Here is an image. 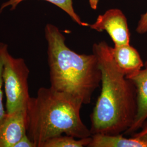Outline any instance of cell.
I'll return each mask as SVG.
<instances>
[{"instance_id": "277c9868", "label": "cell", "mask_w": 147, "mask_h": 147, "mask_svg": "<svg viewBox=\"0 0 147 147\" xmlns=\"http://www.w3.org/2000/svg\"><path fill=\"white\" fill-rule=\"evenodd\" d=\"M30 70L24 59L5 52L2 78L6 98V112L13 113L27 108L31 98L28 80Z\"/></svg>"}, {"instance_id": "9c48e42d", "label": "cell", "mask_w": 147, "mask_h": 147, "mask_svg": "<svg viewBox=\"0 0 147 147\" xmlns=\"http://www.w3.org/2000/svg\"><path fill=\"white\" fill-rule=\"evenodd\" d=\"M88 147H147V143L131 136L126 138L121 134H96L91 136Z\"/></svg>"}, {"instance_id": "3957f363", "label": "cell", "mask_w": 147, "mask_h": 147, "mask_svg": "<svg viewBox=\"0 0 147 147\" xmlns=\"http://www.w3.org/2000/svg\"><path fill=\"white\" fill-rule=\"evenodd\" d=\"M81 101L50 87H40L27 106V135L36 147L47 140L67 135L76 138L92 136L82 121Z\"/></svg>"}, {"instance_id": "5bb4252c", "label": "cell", "mask_w": 147, "mask_h": 147, "mask_svg": "<svg viewBox=\"0 0 147 147\" xmlns=\"http://www.w3.org/2000/svg\"><path fill=\"white\" fill-rule=\"evenodd\" d=\"M131 136L135 137L147 143V120L145 121L142 127L138 131L132 134Z\"/></svg>"}, {"instance_id": "ba28073f", "label": "cell", "mask_w": 147, "mask_h": 147, "mask_svg": "<svg viewBox=\"0 0 147 147\" xmlns=\"http://www.w3.org/2000/svg\"><path fill=\"white\" fill-rule=\"evenodd\" d=\"M111 51L116 64L126 78H131L143 68L144 62L140 53L130 44L114 46Z\"/></svg>"}, {"instance_id": "52a82bcc", "label": "cell", "mask_w": 147, "mask_h": 147, "mask_svg": "<svg viewBox=\"0 0 147 147\" xmlns=\"http://www.w3.org/2000/svg\"><path fill=\"white\" fill-rule=\"evenodd\" d=\"M129 79L134 82L136 88L137 111L133 124L124 134L132 135L138 131L147 120V59L143 68Z\"/></svg>"}, {"instance_id": "4fadbf2b", "label": "cell", "mask_w": 147, "mask_h": 147, "mask_svg": "<svg viewBox=\"0 0 147 147\" xmlns=\"http://www.w3.org/2000/svg\"><path fill=\"white\" fill-rule=\"evenodd\" d=\"M136 31L140 34H143L147 33V11L141 16Z\"/></svg>"}, {"instance_id": "8992f818", "label": "cell", "mask_w": 147, "mask_h": 147, "mask_svg": "<svg viewBox=\"0 0 147 147\" xmlns=\"http://www.w3.org/2000/svg\"><path fill=\"white\" fill-rule=\"evenodd\" d=\"M27 108L6 112L0 120V147H14L27 134Z\"/></svg>"}, {"instance_id": "6da1fadb", "label": "cell", "mask_w": 147, "mask_h": 147, "mask_svg": "<svg viewBox=\"0 0 147 147\" xmlns=\"http://www.w3.org/2000/svg\"><path fill=\"white\" fill-rule=\"evenodd\" d=\"M111 47L102 41L94 44L92 48L101 71V89L90 115L92 135L124 134L132 126L136 116V87L116 64Z\"/></svg>"}, {"instance_id": "7c38bea8", "label": "cell", "mask_w": 147, "mask_h": 147, "mask_svg": "<svg viewBox=\"0 0 147 147\" xmlns=\"http://www.w3.org/2000/svg\"><path fill=\"white\" fill-rule=\"evenodd\" d=\"M8 50V45L3 42H0V120L5 115L6 111L5 110L4 104L3 102V93L2 87L3 86V78H2V71L3 61L5 53Z\"/></svg>"}, {"instance_id": "9a60e30c", "label": "cell", "mask_w": 147, "mask_h": 147, "mask_svg": "<svg viewBox=\"0 0 147 147\" xmlns=\"http://www.w3.org/2000/svg\"><path fill=\"white\" fill-rule=\"evenodd\" d=\"M14 147H36L29 137L26 134L17 142Z\"/></svg>"}, {"instance_id": "8fae6325", "label": "cell", "mask_w": 147, "mask_h": 147, "mask_svg": "<svg viewBox=\"0 0 147 147\" xmlns=\"http://www.w3.org/2000/svg\"><path fill=\"white\" fill-rule=\"evenodd\" d=\"M91 136L83 138H76L71 136L62 135L47 140L42 147H88Z\"/></svg>"}, {"instance_id": "2e32d148", "label": "cell", "mask_w": 147, "mask_h": 147, "mask_svg": "<svg viewBox=\"0 0 147 147\" xmlns=\"http://www.w3.org/2000/svg\"><path fill=\"white\" fill-rule=\"evenodd\" d=\"M89 5L90 6L91 8L96 10L98 8L99 0H89Z\"/></svg>"}, {"instance_id": "5b68a950", "label": "cell", "mask_w": 147, "mask_h": 147, "mask_svg": "<svg viewBox=\"0 0 147 147\" xmlns=\"http://www.w3.org/2000/svg\"><path fill=\"white\" fill-rule=\"evenodd\" d=\"M89 26L96 31L106 32L115 46L130 44V33L127 19L120 9L106 11L104 14L98 16L94 23Z\"/></svg>"}, {"instance_id": "7a4b0ae2", "label": "cell", "mask_w": 147, "mask_h": 147, "mask_svg": "<svg viewBox=\"0 0 147 147\" xmlns=\"http://www.w3.org/2000/svg\"><path fill=\"white\" fill-rule=\"evenodd\" d=\"M47 44V63L50 87L88 104L101 84V71L97 57L79 54L65 43V37L57 27L48 24L45 27Z\"/></svg>"}, {"instance_id": "30bf717a", "label": "cell", "mask_w": 147, "mask_h": 147, "mask_svg": "<svg viewBox=\"0 0 147 147\" xmlns=\"http://www.w3.org/2000/svg\"><path fill=\"white\" fill-rule=\"evenodd\" d=\"M24 0H9L5 3H3L0 8V14L2 11L8 6H11V10H14L18 5ZM49 2L53 5H57L59 8L62 9L66 13H67L70 17L76 22L79 25L82 26H88L89 24L82 22L80 17L74 11L73 5V0H44Z\"/></svg>"}]
</instances>
